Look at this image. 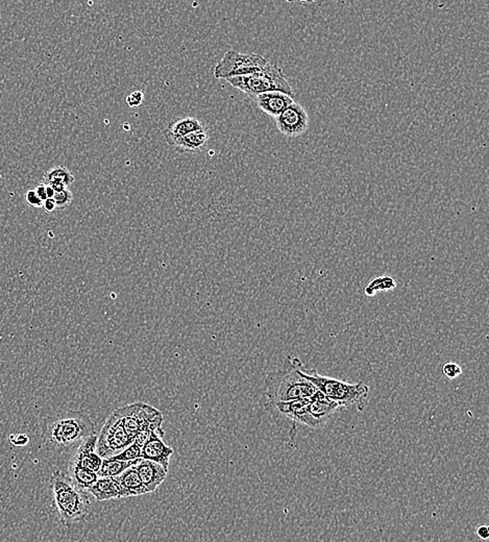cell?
Instances as JSON below:
<instances>
[{
	"label": "cell",
	"instance_id": "obj_18",
	"mask_svg": "<svg viewBox=\"0 0 489 542\" xmlns=\"http://www.w3.org/2000/svg\"><path fill=\"white\" fill-rule=\"evenodd\" d=\"M68 475H69L68 478L72 482L73 485L83 491H87L88 489L92 487L99 480V475L94 471L72 463H69Z\"/></svg>",
	"mask_w": 489,
	"mask_h": 542
},
{
	"label": "cell",
	"instance_id": "obj_25",
	"mask_svg": "<svg viewBox=\"0 0 489 542\" xmlns=\"http://www.w3.org/2000/svg\"><path fill=\"white\" fill-rule=\"evenodd\" d=\"M145 95L141 91H135L127 97V103L130 108H137L143 103Z\"/></svg>",
	"mask_w": 489,
	"mask_h": 542
},
{
	"label": "cell",
	"instance_id": "obj_29",
	"mask_svg": "<svg viewBox=\"0 0 489 542\" xmlns=\"http://www.w3.org/2000/svg\"><path fill=\"white\" fill-rule=\"evenodd\" d=\"M42 208H43L46 212H48V213H52L55 210H57V205H55V201L52 198H47L46 201H44Z\"/></svg>",
	"mask_w": 489,
	"mask_h": 542
},
{
	"label": "cell",
	"instance_id": "obj_4",
	"mask_svg": "<svg viewBox=\"0 0 489 542\" xmlns=\"http://www.w3.org/2000/svg\"><path fill=\"white\" fill-rule=\"evenodd\" d=\"M303 377L315 386L320 393L329 400L339 405L342 409H349L362 404L369 395V387L360 380L358 383H347L320 375L315 371H306L304 365L300 367Z\"/></svg>",
	"mask_w": 489,
	"mask_h": 542
},
{
	"label": "cell",
	"instance_id": "obj_31",
	"mask_svg": "<svg viewBox=\"0 0 489 542\" xmlns=\"http://www.w3.org/2000/svg\"><path fill=\"white\" fill-rule=\"evenodd\" d=\"M46 187V194H47V198H52L55 196V191L54 189H52V187H50V186L45 185Z\"/></svg>",
	"mask_w": 489,
	"mask_h": 542
},
{
	"label": "cell",
	"instance_id": "obj_3",
	"mask_svg": "<svg viewBox=\"0 0 489 542\" xmlns=\"http://www.w3.org/2000/svg\"><path fill=\"white\" fill-rule=\"evenodd\" d=\"M50 482L55 507L64 526L85 519L89 514L90 506L85 491L75 487L69 478L60 471L52 475Z\"/></svg>",
	"mask_w": 489,
	"mask_h": 542
},
{
	"label": "cell",
	"instance_id": "obj_14",
	"mask_svg": "<svg viewBox=\"0 0 489 542\" xmlns=\"http://www.w3.org/2000/svg\"><path fill=\"white\" fill-rule=\"evenodd\" d=\"M87 491L97 502L125 499V492L115 478H99L96 483Z\"/></svg>",
	"mask_w": 489,
	"mask_h": 542
},
{
	"label": "cell",
	"instance_id": "obj_10",
	"mask_svg": "<svg viewBox=\"0 0 489 542\" xmlns=\"http://www.w3.org/2000/svg\"><path fill=\"white\" fill-rule=\"evenodd\" d=\"M163 435L162 429H159L150 435L145 446L141 448V459L150 460L154 463L160 464L164 470L168 471L170 458L174 455V451L163 441Z\"/></svg>",
	"mask_w": 489,
	"mask_h": 542
},
{
	"label": "cell",
	"instance_id": "obj_30",
	"mask_svg": "<svg viewBox=\"0 0 489 542\" xmlns=\"http://www.w3.org/2000/svg\"><path fill=\"white\" fill-rule=\"evenodd\" d=\"M35 191H36L37 196L41 198L42 201H46V199H47V194H46V187L45 185H43V184H40V185H38L36 189H35Z\"/></svg>",
	"mask_w": 489,
	"mask_h": 542
},
{
	"label": "cell",
	"instance_id": "obj_26",
	"mask_svg": "<svg viewBox=\"0 0 489 542\" xmlns=\"http://www.w3.org/2000/svg\"><path fill=\"white\" fill-rule=\"evenodd\" d=\"M26 201L28 205H32V207L34 208H38V209L42 208V205H43V201H42L41 198L37 196L35 190H28V191L26 192Z\"/></svg>",
	"mask_w": 489,
	"mask_h": 542
},
{
	"label": "cell",
	"instance_id": "obj_20",
	"mask_svg": "<svg viewBox=\"0 0 489 542\" xmlns=\"http://www.w3.org/2000/svg\"><path fill=\"white\" fill-rule=\"evenodd\" d=\"M395 288H397V282H395V278L384 274V276H377V278L371 280L365 287L364 294L369 298H373L380 292L391 291Z\"/></svg>",
	"mask_w": 489,
	"mask_h": 542
},
{
	"label": "cell",
	"instance_id": "obj_8",
	"mask_svg": "<svg viewBox=\"0 0 489 542\" xmlns=\"http://www.w3.org/2000/svg\"><path fill=\"white\" fill-rule=\"evenodd\" d=\"M340 409L342 407L339 405L329 400L326 395L317 390V393L308 400L306 415L302 424L311 429L322 428Z\"/></svg>",
	"mask_w": 489,
	"mask_h": 542
},
{
	"label": "cell",
	"instance_id": "obj_16",
	"mask_svg": "<svg viewBox=\"0 0 489 542\" xmlns=\"http://www.w3.org/2000/svg\"><path fill=\"white\" fill-rule=\"evenodd\" d=\"M208 141H209V135H208L207 130L203 128V130L191 132L183 138L172 141L168 145L174 146L178 149L184 150V152L196 154V152H201L205 149Z\"/></svg>",
	"mask_w": 489,
	"mask_h": 542
},
{
	"label": "cell",
	"instance_id": "obj_5",
	"mask_svg": "<svg viewBox=\"0 0 489 542\" xmlns=\"http://www.w3.org/2000/svg\"><path fill=\"white\" fill-rule=\"evenodd\" d=\"M236 89L247 93L253 98L257 95L266 92H283L293 97V90L289 85L282 70L269 62V65L262 72L245 75V77H233L227 79Z\"/></svg>",
	"mask_w": 489,
	"mask_h": 542
},
{
	"label": "cell",
	"instance_id": "obj_17",
	"mask_svg": "<svg viewBox=\"0 0 489 542\" xmlns=\"http://www.w3.org/2000/svg\"><path fill=\"white\" fill-rule=\"evenodd\" d=\"M118 482L119 485L123 488L125 492V497H139V495H146L147 491L137 473L135 465L128 468L125 473H121L118 477L115 478Z\"/></svg>",
	"mask_w": 489,
	"mask_h": 542
},
{
	"label": "cell",
	"instance_id": "obj_24",
	"mask_svg": "<svg viewBox=\"0 0 489 542\" xmlns=\"http://www.w3.org/2000/svg\"><path fill=\"white\" fill-rule=\"evenodd\" d=\"M442 373L448 379L454 380L459 378L462 375V368L457 363H446L442 366Z\"/></svg>",
	"mask_w": 489,
	"mask_h": 542
},
{
	"label": "cell",
	"instance_id": "obj_27",
	"mask_svg": "<svg viewBox=\"0 0 489 542\" xmlns=\"http://www.w3.org/2000/svg\"><path fill=\"white\" fill-rule=\"evenodd\" d=\"M10 439L17 446H26L28 442V437L26 434H18L17 436L11 435Z\"/></svg>",
	"mask_w": 489,
	"mask_h": 542
},
{
	"label": "cell",
	"instance_id": "obj_19",
	"mask_svg": "<svg viewBox=\"0 0 489 542\" xmlns=\"http://www.w3.org/2000/svg\"><path fill=\"white\" fill-rule=\"evenodd\" d=\"M140 460L141 458L140 459L133 460V461H118V460L106 458V459H103V464H101L99 470L97 471V475H99V478L118 477V475L125 473L128 468L136 465Z\"/></svg>",
	"mask_w": 489,
	"mask_h": 542
},
{
	"label": "cell",
	"instance_id": "obj_22",
	"mask_svg": "<svg viewBox=\"0 0 489 542\" xmlns=\"http://www.w3.org/2000/svg\"><path fill=\"white\" fill-rule=\"evenodd\" d=\"M141 448H139L136 444L133 442L127 448L119 453L118 455L113 456L111 459L118 460V461H133V460L140 459Z\"/></svg>",
	"mask_w": 489,
	"mask_h": 542
},
{
	"label": "cell",
	"instance_id": "obj_9",
	"mask_svg": "<svg viewBox=\"0 0 489 542\" xmlns=\"http://www.w3.org/2000/svg\"><path fill=\"white\" fill-rule=\"evenodd\" d=\"M276 128L289 138L302 136L309 128V115L302 105L293 103L276 117Z\"/></svg>",
	"mask_w": 489,
	"mask_h": 542
},
{
	"label": "cell",
	"instance_id": "obj_12",
	"mask_svg": "<svg viewBox=\"0 0 489 542\" xmlns=\"http://www.w3.org/2000/svg\"><path fill=\"white\" fill-rule=\"evenodd\" d=\"M258 107L266 113L269 116L278 117L281 113L284 112L289 106L294 103L293 97L283 92H266L254 96Z\"/></svg>",
	"mask_w": 489,
	"mask_h": 542
},
{
	"label": "cell",
	"instance_id": "obj_2",
	"mask_svg": "<svg viewBox=\"0 0 489 542\" xmlns=\"http://www.w3.org/2000/svg\"><path fill=\"white\" fill-rule=\"evenodd\" d=\"M303 365L298 358L288 357L282 368L267 376L265 379L266 402L308 400L317 393L315 386L303 377L300 373Z\"/></svg>",
	"mask_w": 489,
	"mask_h": 542
},
{
	"label": "cell",
	"instance_id": "obj_7",
	"mask_svg": "<svg viewBox=\"0 0 489 542\" xmlns=\"http://www.w3.org/2000/svg\"><path fill=\"white\" fill-rule=\"evenodd\" d=\"M133 444L123 424L119 408L108 417L101 434L97 436L96 453L103 459L118 455Z\"/></svg>",
	"mask_w": 489,
	"mask_h": 542
},
{
	"label": "cell",
	"instance_id": "obj_21",
	"mask_svg": "<svg viewBox=\"0 0 489 542\" xmlns=\"http://www.w3.org/2000/svg\"><path fill=\"white\" fill-rule=\"evenodd\" d=\"M74 181L75 178L72 172L66 166L60 165L45 172L42 184L48 185L50 183H62L66 187H69L72 184L74 183Z\"/></svg>",
	"mask_w": 489,
	"mask_h": 542
},
{
	"label": "cell",
	"instance_id": "obj_13",
	"mask_svg": "<svg viewBox=\"0 0 489 542\" xmlns=\"http://www.w3.org/2000/svg\"><path fill=\"white\" fill-rule=\"evenodd\" d=\"M135 468H136L147 493L156 491L167 477L168 471L164 470L160 464L154 463L150 460L141 459L135 465Z\"/></svg>",
	"mask_w": 489,
	"mask_h": 542
},
{
	"label": "cell",
	"instance_id": "obj_23",
	"mask_svg": "<svg viewBox=\"0 0 489 542\" xmlns=\"http://www.w3.org/2000/svg\"><path fill=\"white\" fill-rule=\"evenodd\" d=\"M54 199L57 210H65L66 208L72 205L73 201V194L69 189L63 190V191L55 192Z\"/></svg>",
	"mask_w": 489,
	"mask_h": 542
},
{
	"label": "cell",
	"instance_id": "obj_11",
	"mask_svg": "<svg viewBox=\"0 0 489 542\" xmlns=\"http://www.w3.org/2000/svg\"><path fill=\"white\" fill-rule=\"evenodd\" d=\"M96 434L86 437L77 446L69 463L77 464L97 473L103 464V458L96 453Z\"/></svg>",
	"mask_w": 489,
	"mask_h": 542
},
{
	"label": "cell",
	"instance_id": "obj_6",
	"mask_svg": "<svg viewBox=\"0 0 489 542\" xmlns=\"http://www.w3.org/2000/svg\"><path fill=\"white\" fill-rule=\"evenodd\" d=\"M269 62L262 55L241 54L236 50H227L214 68V77L218 79H229L245 77L265 69Z\"/></svg>",
	"mask_w": 489,
	"mask_h": 542
},
{
	"label": "cell",
	"instance_id": "obj_1",
	"mask_svg": "<svg viewBox=\"0 0 489 542\" xmlns=\"http://www.w3.org/2000/svg\"><path fill=\"white\" fill-rule=\"evenodd\" d=\"M92 434H95V427L89 416L69 410L46 418L42 436L48 450L65 453L77 448Z\"/></svg>",
	"mask_w": 489,
	"mask_h": 542
},
{
	"label": "cell",
	"instance_id": "obj_15",
	"mask_svg": "<svg viewBox=\"0 0 489 542\" xmlns=\"http://www.w3.org/2000/svg\"><path fill=\"white\" fill-rule=\"evenodd\" d=\"M206 128L201 121L194 117H185V118L176 119L174 123H170L167 130L165 132L166 140L167 142L176 140V139L183 138L191 132H198V130Z\"/></svg>",
	"mask_w": 489,
	"mask_h": 542
},
{
	"label": "cell",
	"instance_id": "obj_28",
	"mask_svg": "<svg viewBox=\"0 0 489 542\" xmlns=\"http://www.w3.org/2000/svg\"><path fill=\"white\" fill-rule=\"evenodd\" d=\"M477 535L479 536V538L486 541L489 537V529L485 524H480L477 529Z\"/></svg>",
	"mask_w": 489,
	"mask_h": 542
}]
</instances>
